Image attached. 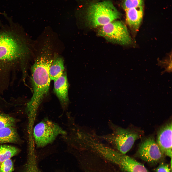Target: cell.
Listing matches in <instances>:
<instances>
[{"label":"cell","instance_id":"6da1fadb","mask_svg":"<svg viewBox=\"0 0 172 172\" xmlns=\"http://www.w3.org/2000/svg\"><path fill=\"white\" fill-rule=\"evenodd\" d=\"M0 21V67L25 66L31 54L29 42L21 26L11 18Z\"/></svg>","mask_w":172,"mask_h":172},{"label":"cell","instance_id":"7a4b0ae2","mask_svg":"<svg viewBox=\"0 0 172 172\" xmlns=\"http://www.w3.org/2000/svg\"><path fill=\"white\" fill-rule=\"evenodd\" d=\"M50 45L46 43L31 67L33 94L28 103V113L36 115L38 109L49 89V71L53 59Z\"/></svg>","mask_w":172,"mask_h":172},{"label":"cell","instance_id":"3957f363","mask_svg":"<svg viewBox=\"0 0 172 172\" xmlns=\"http://www.w3.org/2000/svg\"><path fill=\"white\" fill-rule=\"evenodd\" d=\"M86 15L89 25L93 28L107 24L120 16L112 2L108 0L91 4L87 9Z\"/></svg>","mask_w":172,"mask_h":172},{"label":"cell","instance_id":"277c9868","mask_svg":"<svg viewBox=\"0 0 172 172\" xmlns=\"http://www.w3.org/2000/svg\"><path fill=\"white\" fill-rule=\"evenodd\" d=\"M112 132L110 134L97 136L110 144L116 150L126 154L132 148L135 142L141 137V134L137 130L124 129L111 123Z\"/></svg>","mask_w":172,"mask_h":172},{"label":"cell","instance_id":"5b68a950","mask_svg":"<svg viewBox=\"0 0 172 172\" xmlns=\"http://www.w3.org/2000/svg\"><path fill=\"white\" fill-rule=\"evenodd\" d=\"M33 133L35 144L38 148L44 147L53 142L59 135L66 134L59 125L48 119L37 124Z\"/></svg>","mask_w":172,"mask_h":172},{"label":"cell","instance_id":"8992f818","mask_svg":"<svg viewBox=\"0 0 172 172\" xmlns=\"http://www.w3.org/2000/svg\"><path fill=\"white\" fill-rule=\"evenodd\" d=\"M98 32L99 36L111 42L124 45L132 43L127 27L121 21H114L103 26Z\"/></svg>","mask_w":172,"mask_h":172},{"label":"cell","instance_id":"52a82bcc","mask_svg":"<svg viewBox=\"0 0 172 172\" xmlns=\"http://www.w3.org/2000/svg\"><path fill=\"white\" fill-rule=\"evenodd\" d=\"M137 154L143 160L152 164H156L162 161L165 155L153 136L145 138L139 145Z\"/></svg>","mask_w":172,"mask_h":172},{"label":"cell","instance_id":"ba28073f","mask_svg":"<svg viewBox=\"0 0 172 172\" xmlns=\"http://www.w3.org/2000/svg\"><path fill=\"white\" fill-rule=\"evenodd\" d=\"M125 172H150L142 164L134 158L115 150L108 159Z\"/></svg>","mask_w":172,"mask_h":172},{"label":"cell","instance_id":"9c48e42d","mask_svg":"<svg viewBox=\"0 0 172 172\" xmlns=\"http://www.w3.org/2000/svg\"><path fill=\"white\" fill-rule=\"evenodd\" d=\"M172 121L167 123L159 129L156 142L165 155L172 158Z\"/></svg>","mask_w":172,"mask_h":172},{"label":"cell","instance_id":"30bf717a","mask_svg":"<svg viewBox=\"0 0 172 172\" xmlns=\"http://www.w3.org/2000/svg\"><path fill=\"white\" fill-rule=\"evenodd\" d=\"M54 90L63 108L65 107L68 102V84L65 72L59 77L54 80Z\"/></svg>","mask_w":172,"mask_h":172},{"label":"cell","instance_id":"8fae6325","mask_svg":"<svg viewBox=\"0 0 172 172\" xmlns=\"http://www.w3.org/2000/svg\"><path fill=\"white\" fill-rule=\"evenodd\" d=\"M126 21L128 25L134 33L138 30L143 16L142 6L126 10Z\"/></svg>","mask_w":172,"mask_h":172},{"label":"cell","instance_id":"7c38bea8","mask_svg":"<svg viewBox=\"0 0 172 172\" xmlns=\"http://www.w3.org/2000/svg\"><path fill=\"white\" fill-rule=\"evenodd\" d=\"M64 70L63 59L55 54L49 70V75L51 80L54 81L59 77L63 73Z\"/></svg>","mask_w":172,"mask_h":172},{"label":"cell","instance_id":"4fadbf2b","mask_svg":"<svg viewBox=\"0 0 172 172\" xmlns=\"http://www.w3.org/2000/svg\"><path fill=\"white\" fill-rule=\"evenodd\" d=\"M19 140L16 131L13 127L0 129V143H15L18 141Z\"/></svg>","mask_w":172,"mask_h":172},{"label":"cell","instance_id":"5bb4252c","mask_svg":"<svg viewBox=\"0 0 172 172\" xmlns=\"http://www.w3.org/2000/svg\"><path fill=\"white\" fill-rule=\"evenodd\" d=\"M19 150L15 147L6 145H0V163L10 159L16 154Z\"/></svg>","mask_w":172,"mask_h":172},{"label":"cell","instance_id":"9a60e30c","mask_svg":"<svg viewBox=\"0 0 172 172\" xmlns=\"http://www.w3.org/2000/svg\"><path fill=\"white\" fill-rule=\"evenodd\" d=\"M15 123V120L13 117L8 115L0 114V129L13 127Z\"/></svg>","mask_w":172,"mask_h":172},{"label":"cell","instance_id":"2e32d148","mask_svg":"<svg viewBox=\"0 0 172 172\" xmlns=\"http://www.w3.org/2000/svg\"><path fill=\"white\" fill-rule=\"evenodd\" d=\"M143 0H124L123 7L124 10L142 6Z\"/></svg>","mask_w":172,"mask_h":172},{"label":"cell","instance_id":"e0dca14e","mask_svg":"<svg viewBox=\"0 0 172 172\" xmlns=\"http://www.w3.org/2000/svg\"><path fill=\"white\" fill-rule=\"evenodd\" d=\"M13 170V163L10 159L1 163L0 167V172H12Z\"/></svg>","mask_w":172,"mask_h":172},{"label":"cell","instance_id":"ac0fdd59","mask_svg":"<svg viewBox=\"0 0 172 172\" xmlns=\"http://www.w3.org/2000/svg\"><path fill=\"white\" fill-rule=\"evenodd\" d=\"M156 172H172V167L168 164L162 163L155 170Z\"/></svg>","mask_w":172,"mask_h":172},{"label":"cell","instance_id":"d6986e66","mask_svg":"<svg viewBox=\"0 0 172 172\" xmlns=\"http://www.w3.org/2000/svg\"><path fill=\"white\" fill-rule=\"evenodd\" d=\"M1 163H0V165H1Z\"/></svg>","mask_w":172,"mask_h":172}]
</instances>
